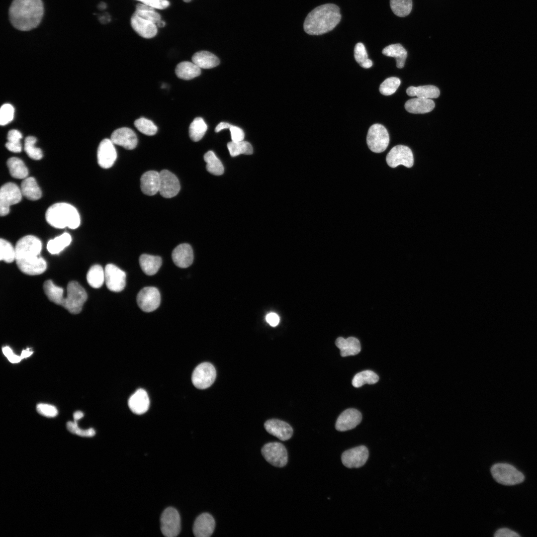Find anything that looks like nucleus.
<instances>
[{
    "instance_id": "774afa93",
    "label": "nucleus",
    "mask_w": 537,
    "mask_h": 537,
    "mask_svg": "<svg viewBox=\"0 0 537 537\" xmlns=\"http://www.w3.org/2000/svg\"><path fill=\"white\" fill-rule=\"evenodd\" d=\"M191 0H183V1L184 2H190V1H191Z\"/></svg>"
},
{
    "instance_id": "aec40b11",
    "label": "nucleus",
    "mask_w": 537,
    "mask_h": 537,
    "mask_svg": "<svg viewBox=\"0 0 537 537\" xmlns=\"http://www.w3.org/2000/svg\"><path fill=\"white\" fill-rule=\"evenodd\" d=\"M110 139L114 144L122 146L127 150L135 148L138 142L135 132L127 127H122L114 130L111 135Z\"/></svg>"
},
{
    "instance_id": "e433bc0d",
    "label": "nucleus",
    "mask_w": 537,
    "mask_h": 537,
    "mask_svg": "<svg viewBox=\"0 0 537 537\" xmlns=\"http://www.w3.org/2000/svg\"><path fill=\"white\" fill-rule=\"evenodd\" d=\"M43 288L48 299L56 304L61 305L64 299L62 288L56 285L51 280H47L44 283Z\"/></svg>"
},
{
    "instance_id": "338daca9",
    "label": "nucleus",
    "mask_w": 537,
    "mask_h": 537,
    "mask_svg": "<svg viewBox=\"0 0 537 537\" xmlns=\"http://www.w3.org/2000/svg\"><path fill=\"white\" fill-rule=\"evenodd\" d=\"M105 5V3H100V4H99V7L100 8H103H103H104V5Z\"/></svg>"
},
{
    "instance_id": "79ce46f5",
    "label": "nucleus",
    "mask_w": 537,
    "mask_h": 537,
    "mask_svg": "<svg viewBox=\"0 0 537 537\" xmlns=\"http://www.w3.org/2000/svg\"><path fill=\"white\" fill-rule=\"evenodd\" d=\"M390 5L393 12L398 16L408 15L412 8V0H390Z\"/></svg>"
},
{
    "instance_id": "c756f323",
    "label": "nucleus",
    "mask_w": 537,
    "mask_h": 537,
    "mask_svg": "<svg viewBox=\"0 0 537 537\" xmlns=\"http://www.w3.org/2000/svg\"><path fill=\"white\" fill-rule=\"evenodd\" d=\"M175 73L179 79L189 80L199 76L201 69L193 62L184 61L177 65Z\"/></svg>"
},
{
    "instance_id": "2eb2a0df",
    "label": "nucleus",
    "mask_w": 537,
    "mask_h": 537,
    "mask_svg": "<svg viewBox=\"0 0 537 537\" xmlns=\"http://www.w3.org/2000/svg\"><path fill=\"white\" fill-rule=\"evenodd\" d=\"M368 455L367 448L364 446H360L344 451L342 453L341 459L344 465L347 468H359L366 463Z\"/></svg>"
},
{
    "instance_id": "a878e982",
    "label": "nucleus",
    "mask_w": 537,
    "mask_h": 537,
    "mask_svg": "<svg viewBox=\"0 0 537 537\" xmlns=\"http://www.w3.org/2000/svg\"><path fill=\"white\" fill-rule=\"evenodd\" d=\"M335 344L340 349L341 356L343 357L356 355L361 350L359 340L353 337L347 339L339 337L336 340Z\"/></svg>"
},
{
    "instance_id": "1a4fd4ad",
    "label": "nucleus",
    "mask_w": 537,
    "mask_h": 537,
    "mask_svg": "<svg viewBox=\"0 0 537 537\" xmlns=\"http://www.w3.org/2000/svg\"><path fill=\"white\" fill-rule=\"evenodd\" d=\"M262 454L268 463L278 467L284 466L288 460L285 447L280 443L271 442L265 444L262 448Z\"/></svg>"
},
{
    "instance_id": "f257e3e1",
    "label": "nucleus",
    "mask_w": 537,
    "mask_h": 537,
    "mask_svg": "<svg viewBox=\"0 0 537 537\" xmlns=\"http://www.w3.org/2000/svg\"><path fill=\"white\" fill-rule=\"evenodd\" d=\"M42 243L33 235H27L16 243L15 261L19 269L28 275H38L43 273L47 268L45 260L40 256Z\"/></svg>"
},
{
    "instance_id": "b1692460",
    "label": "nucleus",
    "mask_w": 537,
    "mask_h": 537,
    "mask_svg": "<svg viewBox=\"0 0 537 537\" xmlns=\"http://www.w3.org/2000/svg\"><path fill=\"white\" fill-rule=\"evenodd\" d=\"M150 400L147 392L143 389L137 390L129 398L128 406L136 414H144L148 410Z\"/></svg>"
},
{
    "instance_id": "c9c22d12",
    "label": "nucleus",
    "mask_w": 537,
    "mask_h": 537,
    "mask_svg": "<svg viewBox=\"0 0 537 537\" xmlns=\"http://www.w3.org/2000/svg\"><path fill=\"white\" fill-rule=\"evenodd\" d=\"M87 279L91 287H100L105 282L104 269L99 265L91 266L87 273Z\"/></svg>"
},
{
    "instance_id": "6e6d98bb",
    "label": "nucleus",
    "mask_w": 537,
    "mask_h": 537,
    "mask_svg": "<svg viewBox=\"0 0 537 537\" xmlns=\"http://www.w3.org/2000/svg\"><path fill=\"white\" fill-rule=\"evenodd\" d=\"M229 129L232 141L239 142L244 140L245 134L243 130L241 128L231 125Z\"/></svg>"
},
{
    "instance_id": "a18cd8bd",
    "label": "nucleus",
    "mask_w": 537,
    "mask_h": 537,
    "mask_svg": "<svg viewBox=\"0 0 537 537\" xmlns=\"http://www.w3.org/2000/svg\"><path fill=\"white\" fill-rule=\"evenodd\" d=\"M22 137V134L19 131L15 129L10 130L7 134V142L5 144L6 148L12 152H20L22 146L20 141Z\"/></svg>"
},
{
    "instance_id": "680f3d73",
    "label": "nucleus",
    "mask_w": 537,
    "mask_h": 537,
    "mask_svg": "<svg viewBox=\"0 0 537 537\" xmlns=\"http://www.w3.org/2000/svg\"><path fill=\"white\" fill-rule=\"evenodd\" d=\"M84 416V414L82 412L80 411H76L73 414L74 422L77 423L78 421L83 417Z\"/></svg>"
},
{
    "instance_id": "423d86ee",
    "label": "nucleus",
    "mask_w": 537,
    "mask_h": 537,
    "mask_svg": "<svg viewBox=\"0 0 537 537\" xmlns=\"http://www.w3.org/2000/svg\"><path fill=\"white\" fill-rule=\"evenodd\" d=\"M490 471L494 480L503 485L517 484L522 482L525 479L522 472L507 463H496L492 465Z\"/></svg>"
},
{
    "instance_id": "69168bd1",
    "label": "nucleus",
    "mask_w": 537,
    "mask_h": 537,
    "mask_svg": "<svg viewBox=\"0 0 537 537\" xmlns=\"http://www.w3.org/2000/svg\"><path fill=\"white\" fill-rule=\"evenodd\" d=\"M165 24H166L165 22L164 21L161 20V21H160L157 24V25L158 27H163L164 26H165Z\"/></svg>"
},
{
    "instance_id": "bb28decb",
    "label": "nucleus",
    "mask_w": 537,
    "mask_h": 537,
    "mask_svg": "<svg viewBox=\"0 0 537 537\" xmlns=\"http://www.w3.org/2000/svg\"><path fill=\"white\" fill-rule=\"evenodd\" d=\"M435 103L431 99L417 97L410 99L405 103V108L414 114H423L431 111L435 107Z\"/></svg>"
},
{
    "instance_id": "4c0bfd02",
    "label": "nucleus",
    "mask_w": 537,
    "mask_h": 537,
    "mask_svg": "<svg viewBox=\"0 0 537 537\" xmlns=\"http://www.w3.org/2000/svg\"><path fill=\"white\" fill-rule=\"evenodd\" d=\"M203 158L206 163V170L208 172L216 176H220L223 174L224 167L221 161L213 151H209L206 152Z\"/></svg>"
},
{
    "instance_id": "a19ab883",
    "label": "nucleus",
    "mask_w": 537,
    "mask_h": 537,
    "mask_svg": "<svg viewBox=\"0 0 537 537\" xmlns=\"http://www.w3.org/2000/svg\"><path fill=\"white\" fill-rule=\"evenodd\" d=\"M227 147L232 157H236L240 154L251 155L253 152L251 144L247 141H231L227 144Z\"/></svg>"
},
{
    "instance_id": "603ef678",
    "label": "nucleus",
    "mask_w": 537,
    "mask_h": 537,
    "mask_svg": "<svg viewBox=\"0 0 537 537\" xmlns=\"http://www.w3.org/2000/svg\"><path fill=\"white\" fill-rule=\"evenodd\" d=\"M14 108L10 104L6 103L2 105L0 109V123L1 125H5L9 123L13 118Z\"/></svg>"
},
{
    "instance_id": "473e14b6",
    "label": "nucleus",
    "mask_w": 537,
    "mask_h": 537,
    "mask_svg": "<svg viewBox=\"0 0 537 537\" xmlns=\"http://www.w3.org/2000/svg\"><path fill=\"white\" fill-rule=\"evenodd\" d=\"M383 55L395 58L396 67L402 68L407 56L406 49L400 44H393L385 47L382 51Z\"/></svg>"
},
{
    "instance_id": "f8f14e48",
    "label": "nucleus",
    "mask_w": 537,
    "mask_h": 537,
    "mask_svg": "<svg viewBox=\"0 0 537 537\" xmlns=\"http://www.w3.org/2000/svg\"><path fill=\"white\" fill-rule=\"evenodd\" d=\"M387 165L391 168L403 165L411 168L414 165V156L411 150L407 146L398 145L393 147L386 157Z\"/></svg>"
},
{
    "instance_id": "49530a36",
    "label": "nucleus",
    "mask_w": 537,
    "mask_h": 537,
    "mask_svg": "<svg viewBox=\"0 0 537 537\" xmlns=\"http://www.w3.org/2000/svg\"><path fill=\"white\" fill-rule=\"evenodd\" d=\"M0 260L1 261L10 263L15 260V248L7 241L0 239Z\"/></svg>"
},
{
    "instance_id": "4be33fe9",
    "label": "nucleus",
    "mask_w": 537,
    "mask_h": 537,
    "mask_svg": "<svg viewBox=\"0 0 537 537\" xmlns=\"http://www.w3.org/2000/svg\"><path fill=\"white\" fill-rule=\"evenodd\" d=\"M215 522L212 516L208 513L200 514L194 521L193 533L196 537H209L213 534Z\"/></svg>"
},
{
    "instance_id": "5fc2aeb1",
    "label": "nucleus",
    "mask_w": 537,
    "mask_h": 537,
    "mask_svg": "<svg viewBox=\"0 0 537 537\" xmlns=\"http://www.w3.org/2000/svg\"><path fill=\"white\" fill-rule=\"evenodd\" d=\"M155 9H164L170 4L168 0H137Z\"/></svg>"
},
{
    "instance_id": "6e6552de",
    "label": "nucleus",
    "mask_w": 537,
    "mask_h": 537,
    "mask_svg": "<svg viewBox=\"0 0 537 537\" xmlns=\"http://www.w3.org/2000/svg\"><path fill=\"white\" fill-rule=\"evenodd\" d=\"M20 188L13 182H7L0 190V214L4 216L8 214L10 206L18 203L22 198Z\"/></svg>"
},
{
    "instance_id": "864d4df0",
    "label": "nucleus",
    "mask_w": 537,
    "mask_h": 537,
    "mask_svg": "<svg viewBox=\"0 0 537 537\" xmlns=\"http://www.w3.org/2000/svg\"><path fill=\"white\" fill-rule=\"evenodd\" d=\"M36 410L38 413L47 417H54L58 414L57 408L53 405L48 404H37Z\"/></svg>"
},
{
    "instance_id": "c03bdc74",
    "label": "nucleus",
    "mask_w": 537,
    "mask_h": 537,
    "mask_svg": "<svg viewBox=\"0 0 537 537\" xmlns=\"http://www.w3.org/2000/svg\"><path fill=\"white\" fill-rule=\"evenodd\" d=\"M354 57L357 62L362 68L367 69L372 66V62L368 59L364 45L358 43L354 48Z\"/></svg>"
},
{
    "instance_id": "0e129e2a",
    "label": "nucleus",
    "mask_w": 537,
    "mask_h": 537,
    "mask_svg": "<svg viewBox=\"0 0 537 537\" xmlns=\"http://www.w3.org/2000/svg\"><path fill=\"white\" fill-rule=\"evenodd\" d=\"M33 353V352L29 351V349L28 348L26 350H23L20 357L22 358H25L30 356Z\"/></svg>"
},
{
    "instance_id": "6ab92c4d",
    "label": "nucleus",
    "mask_w": 537,
    "mask_h": 537,
    "mask_svg": "<svg viewBox=\"0 0 537 537\" xmlns=\"http://www.w3.org/2000/svg\"><path fill=\"white\" fill-rule=\"evenodd\" d=\"M362 420L361 413L358 410L350 408L345 410L338 417L336 425V429L340 432H344L354 429Z\"/></svg>"
},
{
    "instance_id": "3c124183",
    "label": "nucleus",
    "mask_w": 537,
    "mask_h": 537,
    "mask_svg": "<svg viewBox=\"0 0 537 537\" xmlns=\"http://www.w3.org/2000/svg\"><path fill=\"white\" fill-rule=\"evenodd\" d=\"M67 428L71 433L81 437H91L94 436L95 432L93 429L90 428L83 430L79 428L77 423L69 421L67 423Z\"/></svg>"
},
{
    "instance_id": "37998d69",
    "label": "nucleus",
    "mask_w": 537,
    "mask_h": 537,
    "mask_svg": "<svg viewBox=\"0 0 537 537\" xmlns=\"http://www.w3.org/2000/svg\"><path fill=\"white\" fill-rule=\"evenodd\" d=\"M155 9L143 3H138L136 6L134 12L139 16L151 20L156 24L161 20L160 14Z\"/></svg>"
},
{
    "instance_id": "0eeeda50",
    "label": "nucleus",
    "mask_w": 537,
    "mask_h": 537,
    "mask_svg": "<svg viewBox=\"0 0 537 537\" xmlns=\"http://www.w3.org/2000/svg\"><path fill=\"white\" fill-rule=\"evenodd\" d=\"M389 135L386 128L380 124H374L369 128L366 143L373 152L380 153L384 151L389 143Z\"/></svg>"
},
{
    "instance_id": "9b49d317",
    "label": "nucleus",
    "mask_w": 537,
    "mask_h": 537,
    "mask_svg": "<svg viewBox=\"0 0 537 537\" xmlns=\"http://www.w3.org/2000/svg\"><path fill=\"white\" fill-rule=\"evenodd\" d=\"M161 530L167 537L177 536L180 531V518L178 511L174 508H166L161 516Z\"/></svg>"
},
{
    "instance_id": "20e7f679",
    "label": "nucleus",
    "mask_w": 537,
    "mask_h": 537,
    "mask_svg": "<svg viewBox=\"0 0 537 537\" xmlns=\"http://www.w3.org/2000/svg\"><path fill=\"white\" fill-rule=\"evenodd\" d=\"M45 218L51 226L58 229L68 227L75 229L81 223L77 209L72 205L64 202L57 203L50 206L46 211Z\"/></svg>"
},
{
    "instance_id": "13d9d810",
    "label": "nucleus",
    "mask_w": 537,
    "mask_h": 537,
    "mask_svg": "<svg viewBox=\"0 0 537 537\" xmlns=\"http://www.w3.org/2000/svg\"><path fill=\"white\" fill-rule=\"evenodd\" d=\"M266 319L267 322L272 327L276 326L279 322V317L278 315L273 312L268 314L266 316Z\"/></svg>"
},
{
    "instance_id": "2f4dec72",
    "label": "nucleus",
    "mask_w": 537,
    "mask_h": 537,
    "mask_svg": "<svg viewBox=\"0 0 537 537\" xmlns=\"http://www.w3.org/2000/svg\"><path fill=\"white\" fill-rule=\"evenodd\" d=\"M20 189L22 195L29 200H36L42 196L41 190L33 177L24 179L21 182Z\"/></svg>"
},
{
    "instance_id": "09e8293b",
    "label": "nucleus",
    "mask_w": 537,
    "mask_h": 537,
    "mask_svg": "<svg viewBox=\"0 0 537 537\" xmlns=\"http://www.w3.org/2000/svg\"><path fill=\"white\" fill-rule=\"evenodd\" d=\"M134 125L140 132L148 136L155 135L158 130L157 127L151 120L144 117L136 119Z\"/></svg>"
},
{
    "instance_id": "7ed1b4c3",
    "label": "nucleus",
    "mask_w": 537,
    "mask_h": 537,
    "mask_svg": "<svg viewBox=\"0 0 537 537\" xmlns=\"http://www.w3.org/2000/svg\"><path fill=\"white\" fill-rule=\"evenodd\" d=\"M341 19L340 8L337 5L333 3L321 5L308 14L304 22V30L309 35L323 34L332 30Z\"/></svg>"
},
{
    "instance_id": "7c9ffc66",
    "label": "nucleus",
    "mask_w": 537,
    "mask_h": 537,
    "mask_svg": "<svg viewBox=\"0 0 537 537\" xmlns=\"http://www.w3.org/2000/svg\"><path fill=\"white\" fill-rule=\"evenodd\" d=\"M407 94L411 96L431 99L438 98L440 94L439 89L433 85L410 87L406 90Z\"/></svg>"
},
{
    "instance_id": "c85d7f7f",
    "label": "nucleus",
    "mask_w": 537,
    "mask_h": 537,
    "mask_svg": "<svg viewBox=\"0 0 537 537\" xmlns=\"http://www.w3.org/2000/svg\"><path fill=\"white\" fill-rule=\"evenodd\" d=\"M192 61L200 68L211 69L218 66L219 60L213 53L206 51H200L196 52L192 57Z\"/></svg>"
},
{
    "instance_id": "ddd939ff",
    "label": "nucleus",
    "mask_w": 537,
    "mask_h": 537,
    "mask_svg": "<svg viewBox=\"0 0 537 537\" xmlns=\"http://www.w3.org/2000/svg\"><path fill=\"white\" fill-rule=\"evenodd\" d=\"M137 302L139 308L146 312H152L160 305L161 296L159 290L155 287H145L138 293Z\"/></svg>"
},
{
    "instance_id": "72a5a7b5",
    "label": "nucleus",
    "mask_w": 537,
    "mask_h": 537,
    "mask_svg": "<svg viewBox=\"0 0 537 537\" xmlns=\"http://www.w3.org/2000/svg\"><path fill=\"white\" fill-rule=\"evenodd\" d=\"M7 166L9 173L13 178L18 179H24L27 178L28 171L21 159L11 157L7 160Z\"/></svg>"
},
{
    "instance_id": "412c9836",
    "label": "nucleus",
    "mask_w": 537,
    "mask_h": 537,
    "mask_svg": "<svg viewBox=\"0 0 537 537\" xmlns=\"http://www.w3.org/2000/svg\"><path fill=\"white\" fill-rule=\"evenodd\" d=\"M266 430L281 441L289 439L293 435V429L288 423L278 419H270L264 424Z\"/></svg>"
},
{
    "instance_id": "052dcab7",
    "label": "nucleus",
    "mask_w": 537,
    "mask_h": 537,
    "mask_svg": "<svg viewBox=\"0 0 537 537\" xmlns=\"http://www.w3.org/2000/svg\"><path fill=\"white\" fill-rule=\"evenodd\" d=\"M8 360L12 363H17L19 362L22 359L20 356H17L13 354L12 355L7 358Z\"/></svg>"
},
{
    "instance_id": "cd10ccee",
    "label": "nucleus",
    "mask_w": 537,
    "mask_h": 537,
    "mask_svg": "<svg viewBox=\"0 0 537 537\" xmlns=\"http://www.w3.org/2000/svg\"><path fill=\"white\" fill-rule=\"evenodd\" d=\"M139 261L142 271L148 275L155 274L162 264V260L160 257L148 254L141 255Z\"/></svg>"
},
{
    "instance_id": "4468645a",
    "label": "nucleus",
    "mask_w": 537,
    "mask_h": 537,
    "mask_svg": "<svg viewBox=\"0 0 537 537\" xmlns=\"http://www.w3.org/2000/svg\"><path fill=\"white\" fill-rule=\"evenodd\" d=\"M105 283L111 291L120 292L126 285L125 272L113 264L106 265L104 268Z\"/></svg>"
},
{
    "instance_id": "bf43d9fd",
    "label": "nucleus",
    "mask_w": 537,
    "mask_h": 537,
    "mask_svg": "<svg viewBox=\"0 0 537 537\" xmlns=\"http://www.w3.org/2000/svg\"><path fill=\"white\" fill-rule=\"evenodd\" d=\"M231 125L230 124L228 123L225 122H221L219 123L216 126V127L215 129V131L216 132H218L220 131L221 130H222L223 129H227V128L229 129Z\"/></svg>"
},
{
    "instance_id": "f03ea898",
    "label": "nucleus",
    "mask_w": 537,
    "mask_h": 537,
    "mask_svg": "<svg viewBox=\"0 0 537 537\" xmlns=\"http://www.w3.org/2000/svg\"><path fill=\"white\" fill-rule=\"evenodd\" d=\"M11 24L20 31H29L40 23L44 13L42 0H13L9 8Z\"/></svg>"
},
{
    "instance_id": "8fccbe9b",
    "label": "nucleus",
    "mask_w": 537,
    "mask_h": 537,
    "mask_svg": "<svg viewBox=\"0 0 537 537\" xmlns=\"http://www.w3.org/2000/svg\"><path fill=\"white\" fill-rule=\"evenodd\" d=\"M400 84L401 81L399 78L394 77L388 78L380 84L379 91L384 95H391L396 91Z\"/></svg>"
},
{
    "instance_id": "393cba45",
    "label": "nucleus",
    "mask_w": 537,
    "mask_h": 537,
    "mask_svg": "<svg viewBox=\"0 0 537 537\" xmlns=\"http://www.w3.org/2000/svg\"><path fill=\"white\" fill-rule=\"evenodd\" d=\"M160 173L149 171L144 173L140 179L141 189L147 195L156 194L160 189Z\"/></svg>"
},
{
    "instance_id": "58836bf2",
    "label": "nucleus",
    "mask_w": 537,
    "mask_h": 537,
    "mask_svg": "<svg viewBox=\"0 0 537 537\" xmlns=\"http://www.w3.org/2000/svg\"><path fill=\"white\" fill-rule=\"evenodd\" d=\"M207 129V126L201 117L194 119L189 127V135L191 140L197 142L204 136Z\"/></svg>"
},
{
    "instance_id": "ea45409f",
    "label": "nucleus",
    "mask_w": 537,
    "mask_h": 537,
    "mask_svg": "<svg viewBox=\"0 0 537 537\" xmlns=\"http://www.w3.org/2000/svg\"><path fill=\"white\" fill-rule=\"evenodd\" d=\"M378 380V376L373 371L369 370H363L354 376L352 380V384L355 387L358 388L365 384H374Z\"/></svg>"
},
{
    "instance_id": "de8ad7c7",
    "label": "nucleus",
    "mask_w": 537,
    "mask_h": 537,
    "mask_svg": "<svg viewBox=\"0 0 537 537\" xmlns=\"http://www.w3.org/2000/svg\"><path fill=\"white\" fill-rule=\"evenodd\" d=\"M37 139L33 136H28L25 139L24 150L27 155L33 160H40L43 157L42 150L35 146Z\"/></svg>"
},
{
    "instance_id": "4d7b16f0",
    "label": "nucleus",
    "mask_w": 537,
    "mask_h": 537,
    "mask_svg": "<svg viewBox=\"0 0 537 537\" xmlns=\"http://www.w3.org/2000/svg\"><path fill=\"white\" fill-rule=\"evenodd\" d=\"M496 537H518L520 536L517 533L507 528L500 529L494 535Z\"/></svg>"
},
{
    "instance_id": "39448f33",
    "label": "nucleus",
    "mask_w": 537,
    "mask_h": 537,
    "mask_svg": "<svg viewBox=\"0 0 537 537\" xmlns=\"http://www.w3.org/2000/svg\"><path fill=\"white\" fill-rule=\"evenodd\" d=\"M67 290V296L64 297L61 306L72 314L80 313L87 299L86 291L76 281H72L68 283Z\"/></svg>"
},
{
    "instance_id": "9d476101",
    "label": "nucleus",
    "mask_w": 537,
    "mask_h": 537,
    "mask_svg": "<svg viewBox=\"0 0 537 537\" xmlns=\"http://www.w3.org/2000/svg\"><path fill=\"white\" fill-rule=\"evenodd\" d=\"M216 371L214 366L209 362H203L198 365L193 371L191 380L194 386L200 389L210 387L215 381Z\"/></svg>"
},
{
    "instance_id": "f704fd0d",
    "label": "nucleus",
    "mask_w": 537,
    "mask_h": 537,
    "mask_svg": "<svg viewBox=\"0 0 537 537\" xmlns=\"http://www.w3.org/2000/svg\"><path fill=\"white\" fill-rule=\"evenodd\" d=\"M72 241L71 235L67 232L49 240L47 245V249L51 254H57L68 246Z\"/></svg>"
},
{
    "instance_id": "5701e85b",
    "label": "nucleus",
    "mask_w": 537,
    "mask_h": 537,
    "mask_svg": "<svg viewBox=\"0 0 537 537\" xmlns=\"http://www.w3.org/2000/svg\"><path fill=\"white\" fill-rule=\"evenodd\" d=\"M172 258L174 264L180 268L190 266L193 261V253L190 245L183 243L177 246L173 251Z\"/></svg>"
},
{
    "instance_id": "f3484780",
    "label": "nucleus",
    "mask_w": 537,
    "mask_h": 537,
    "mask_svg": "<svg viewBox=\"0 0 537 537\" xmlns=\"http://www.w3.org/2000/svg\"><path fill=\"white\" fill-rule=\"evenodd\" d=\"M117 158V153L114 144L109 139H104L100 143L97 153V162L103 169L111 167Z\"/></svg>"
},
{
    "instance_id": "dca6fc26",
    "label": "nucleus",
    "mask_w": 537,
    "mask_h": 537,
    "mask_svg": "<svg viewBox=\"0 0 537 537\" xmlns=\"http://www.w3.org/2000/svg\"><path fill=\"white\" fill-rule=\"evenodd\" d=\"M160 194L165 198L175 196L180 190V184L178 178L167 170L160 172Z\"/></svg>"
},
{
    "instance_id": "e2e57ef3",
    "label": "nucleus",
    "mask_w": 537,
    "mask_h": 537,
    "mask_svg": "<svg viewBox=\"0 0 537 537\" xmlns=\"http://www.w3.org/2000/svg\"><path fill=\"white\" fill-rule=\"evenodd\" d=\"M2 352H3V354H4V355L7 358L13 354V353L12 351L11 350V349L8 347H3L2 348Z\"/></svg>"
},
{
    "instance_id": "a211bd4d",
    "label": "nucleus",
    "mask_w": 537,
    "mask_h": 537,
    "mask_svg": "<svg viewBox=\"0 0 537 537\" xmlns=\"http://www.w3.org/2000/svg\"><path fill=\"white\" fill-rule=\"evenodd\" d=\"M130 23L133 30L144 38H152L157 33L158 26L156 23L139 16L135 12L131 16Z\"/></svg>"
}]
</instances>
